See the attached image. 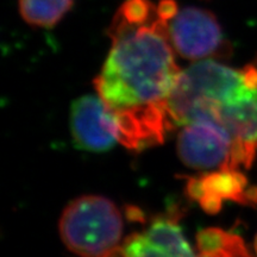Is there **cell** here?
Masks as SVG:
<instances>
[{"label":"cell","instance_id":"6da1fadb","mask_svg":"<svg viewBox=\"0 0 257 257\" xmlns=\"http://www.w3.org/2000/svg\"><path fill=\"white\" fill-rule=\"evenodd\" d=\"M178 11L175 0H125L107 29L111 49L94 85L127 149L163 143L173 130L168 102L181 72L169 23Z\"/></svg>","mask_w":257,"mask_h":257},{"label":"cell","instance_id":"7a4b0ae2","mask_svg":"<svg viewBox=\"0 0 257 257\" xmlns=\"http://www.w3.org/2000/svg\"><path fill=\"white\" fill-rule=\"evenodd\" d=\"M59 227L63 243L73 252L102 257L119 245L123 217L107 198L83 195L67 205Z\"/></svg>","mask_w":257,"mask_h":257},{"label":"cell","instance_id":"3957f363","mask_svg":"<svg viewBox=\"0 0 257 257\" xmlns=\"http://www.w3.org/2000/svg\"><path fill=\"white\" fill-rule=\"evenodd\" d=\"M178 154L189 168L213 172L240 170L232 137L211 121H193L182 126L178 136Z\"/></svg>","mask_w":257,"mask_h":257},{"label":"cell","instance_id":"277c9868","mask_svg":"<svg viewBox=\"0 0 257 257\" xmlns=\"http://www.w3.org/2000/svg\"><path fill=\"white\" fill-rule=\"evenodd\" d=\"M169 38L178 55L191 61L229 54V44L213 14L204 9L179 10L169 23Z\"/></svg>","mask_w":257,"mask_h":257},{"label":"cell","instance_id":"5b68a950","mask_svg":"<svg viewBox=\"0 0 257 257\" xmlns=\"http://www.w3.org/2000/svg\"><path fill=\"white\" fill-rule=\"evenodd\" d=\"M205 121L230 134L240 167L249 168L257 152V80L213 108Z\"/></svg>","mask_w":257,"mask_h":257},{"label":"cell","instance_id":"8992f818","mask_svg":"<svg viewBox=\"0 0 257 257\" xmlns=\"http://www.w3.org/2000/svg\"><path fill=\"white\" fill-rule=\"evenodd\" d=\"M102 257H206L198 255L186 239L178 216L155 218L143 232L128 236L121 245Z\"/></svg>","mask_w":257,"mask_h":257},{"label":"cell","instance_id":"52a82bcc","mask_svg":"<svg viewBox=\"0 0 257 257\" xmlns=\"http://www.w3.org/2000/svg\"><path fill=\"white\" fill-rule=\"evenodd\" d=\"M70 131L75 147L91 153H105L118 142L114 117L100 96L87 94L70 108Z\"/></svg>","mask_w":257,"mask_h":257},{"label":"cell","instance_id":"ba28073f","mask_svg":"<svg viewBox=\"0 0 257 257\" xmlns=\"http://www.w3.org/2000/svg\"><path fill=\"white\" fill-rule=\"evenodd\" d=\"M246 178L240 170L220 169L205 173L187 182V194L208 213H217L225 200L248 204Z\"/></svg>","mask_w":257,"mask_h":257},{"label":"cell","instance_id":"9c48e42d","mask_svg":"<svg viewBox=\"0 0 257 257\" xmlns=\"http://www.w3.org/2000/svg\"><path fill=\"white\" fill-rule=\"evenodd\" d=\"M19 12L28 24L51 28L72 9L73 0H18Z\"/></svg>","mask_w":257,"mask_h":257},{"label":"cell","instance_id":"30bf717a","mask_svg":"<svg viewBox=\"0 0 257 257\" xmlns=\"http://www.w3.org/2000/svg\"><path fill=\"white\" fill-rule=\"evenodd\" d=\"M248 204L257 205V187L248 191Z\"/></svg>","mask_w":257,"mask_h":257},{"label":"cell","instance_id":"8fae6325","mask_svg":"<svg viewBox=\"0 0 257 257\" xmlns=\"http://www.w3.org/2000/svg\"><path fill=\"white\" fill-rule=\"evenodd\" d=\"M255 250H256V253H257V236H256V239H255Z\"/></svg>","mask_w":257,"mask_h":257}]
</instances>
